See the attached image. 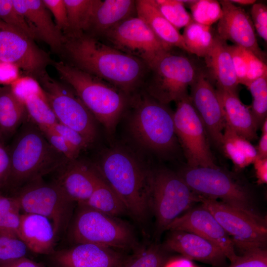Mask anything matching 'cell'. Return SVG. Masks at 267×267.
I'll return each mask as SVG.
<instances>
[{"label":"cell","mask_w":267,"mask_h":267,"mask_svg":"<svg viewBox=\"0 0 267 267\" xmlns=\"http://www.w3.org/2000/svg\"><path fill=\"white\" fill-rule=\"evenodd\" d=\"M202 206L216 218L233 241L243 253L266 249L267 222L257 214L243 211L219 200L199 197Z\"/></svg>","instance_id":"obj_10"},{"label":"cell","mask_w":267,"mask_h":267,"mask_svg":"<svg viewBox=\"0 0 267 267\" xmlns=\"http://www.w3.org/2000/svg\"><path fill=\"white\" fill-rule=\"evenodd\" d=\"M246 87L253 98L250 110L259 128L267 118V75L250 83Z\"/></svg>","instance_id":"obj_36"},{"label":"cell","mask_w":267,"mask_h":267,"mask_svg":"<svg viewBox=\"0 0 267 267\" xmlns=\"http://www.w3.org/2000/svg\"><path fill=\"white\" fill-rule=\"evenodd\" d=\"M38 78L58 122L93 142L97 134L96 120L73 89L52 78L46 72Z\"/></svg>","instance_id":"obj_11"},{"label":"cell","mask_w":267,"mask_h":267,"mask_svg":"<svg viewBox=\"0 0 267 267\" xmlns=\"http://www.w3.org/2000/svg\"><path fill=\"white\" fill-rule=\"evenodd\" d=\"M51 128L80 153L90 144L88 140L79 132L59 122Z\"/></svg>","instance_id":"obj_45"},{"label":"cell","mask_w":267,"mask_h":267,"mask_svg":"<svg viewBox=\"0 0 267 267\" xmlns=\"http://www.w3.org/2000/svg\"><path fill=\"white\" fill-rule=\"evenodd\" d=\"M10 87L13 93L22 101L26 96L42 90L39 83L31 77H19Z\"/></svg>","instance_id":"obj_47"},{"label":"cell","mask_w":267,"mask_h":267,"mask_svg":"<svg viewBox=\"0 0 267 267\" xmlns=\"http://www.w3.org/2000/svg\"><path fill=\"white\" fill-rule=\"evenodd\" d=\"M71 235L75 242L90 243L112 248H137L131 226L118 217L79 204Z\"/></svg>","instance_id":"obj_6"},{"label":"cell","mask_w":267,"mask_h":267,"mask_svg":"<svg viewBox=\"0 0 267 267\" xmlns=\"http://www.w3.org/2000/svg\"><path fill=\"white\" fill-rule=\"evenodd\" d=\"M199 201L178 174L165 169L152 170L151 207L157 233L167 230L181 213Z\"/></svg>","instance_id":"obj_9"},{"label":"cell","mask_w":267,"mask_h":267,"mask_svg":"<svg viewBox=\"0 0 267 267\" xmlns=\"http://www.w3.org/2000/svg\"><path fill=\"white\" fill-rule=\"evenodd\" d=\"M26 111L24 102L10 86L0 87V133L9 134L21 123Z\"/></svg>","instance_id":"obj_30"},{"label":"cell","mask_w":267,"mask_h":267,"mask_svg":"<svg viewBox=\"0 0 267 267\" xmlns=\"http://www.w3.org/2000/svg\"><path fill=\"white\" fill-rule=\"evenodd\" d=\"M188 5L192 20L200 24L211 26L219 21L222 15L221 4L217 0H194Z\"/></svg>","instance_id":"obj_37"},{"label":"cell","mask_w":267,"mask_h":267,"mask_svg":"<svg viewBox=\"0 0 267 267\" xmlns=\"http://www.w3.org/2000/svg\"><path fill=\"white\" fill-rule=\"evenodd\" d=\"M39 129L54 150L63 155L69 161L77 160L80 152L51 127Z\"/></svg>","instance_id":"obj_41"},{"label":"cell","mask_w":267,"mask_h":267,"mask_svg":"<svg viewBox=\"0 0 267 267\" xmlns=\"http://www.w3.org/2000/svg\"><path fill=\"white\" fill-rule=\"evenodd\" d=\"M125 205L128 214L140 223L151 212L152 170L131 151L121 147L105 150L93 165Z\"/></svg>","instance_id":"obj_2"},{"label":"cell","mask_w":267,"mask_h":267,"mask_svg":"<svg viewBox=\"0 0 267 267\" xmlns=\"http://www.w3.org/2000/svg\"><path fill=\"white\" fill-rule=\"evenodd\" d=\"M18 237L33 252L48 254L53 251L56 234L48 218L35 214L23 213Z\"/></svg>","instance_id":"obj_23"},{"label":"cell","mask_w":267,"mask_h":267,"mask_svg":"<svg viewBox=\"0 0 267 267\" xmlns=\"http://www.w3.org/2000/svg\"><path fill=\"white\" fill-rule=\"evenodd\" d=\"M239 84L244 85L247 75V49L236 45H228Z\"/></svg>","instance_id":"obj_44"},{"label":"cell","mask_w":267,"mask_h":267,"mask_svg":"<svg viewBox=\"0 0 267 267\" xmlns=\"http://www.w3.org/2000/svg\"><path fill=\"white\" fill-rule=\"evenodd\" d=\"M220 3L222 15L218 21L217 35L224 41H230L234 45L252 52L265 61V55L258 44L250 17L229 0H220Z\"/></svg>","instance_id":"obj_18"},{"label":"cell","mask_w":267,"mask_h":267,"mask_svg":"<svg viewBox=\"0 0 267 267\" xmlns=\"http://www.w3.org/2000/svg\"><path fill=\"white\" fill-rule=\"evenodd\" d=\"M28 249L19 238L0 233V264L26 257Z\"/></svg>","instance_id":"obj_39"},{"label":"cell","mask_w":267,"mask_h":267,"mask_svg":"<svg viewBox=\"0 0 267 267\" xmlns=\"http://www.w3.org/2000/svg\"><path fill=\"white\" fill-rule=\"evenodd\" d=\"M246 55L247 70L246 82L244 85L245 86L255 80L267 75V66L265 61L247 50Z\"/></svg>","instance_id":"obj_48"},{"label":"cell","mask_w":267,"mask_h":267,"mask_svg":"<svg viewBox=\"0 0 267 267\" xmlns=\"http://www.w3.org/2000/svg\"><path fill=\"white\" fill-rule=\"evenodd\" d=\"M222 149L237 169L245 168L258 158L256 147L226 124L223 132Z\"/></svg>","instance_id":"obj_29"},{"label":"cell","mask_w":267,"mask_h":267,"mask_svg":"<svg viewBox=\"0 0 267 267\" xmlns=\"http://www.w3.org/2000/svg\"><path fill=\"white\" fill-rule=\"evenodd\" d=\"M251 20L255 30L266 42L267 41V7L262 3H255L251 9Z\"/></svg>","instance_id":"obj_46"},{"label":"cell","mask_w":267,"mask_h":267,"mask_svg":"<svg viewBox=\"0 0 267 267\" xmlns=\"http://www.w3.org/2000/svg\"><path fill=\"white\" fill-rule=\"evenodd\" d=\"M137 16L143 20L155 35L167 45L187 51L182 35L160 13L154 0H135Z\"/></svg>","instance_id":"obj_26"},{"label":"cell","mask_w":267,"mask_h":267,"mask_svg":"<svg viewBox=\"0 0 267 267\" xmlns=\"http://www.w3.org/2000/svg\"><path fill=\"white\" fill-rule=\"evenodd\" d=\"M20 208L16 198L0 194V233L19 238Z\"/></svg>","instance_id":"obj_34"},{"label":"cell","mask_w":267,"mask_h":267,"mask_svg":"<svg viewBox=\"0 0 267 267\" xmlns=\"http://www.w3.org/2000/svg\"><path fill=\"white\" fill-rule=\"evenodd\" d=\"M255 170L257 182L259 184L267 182V158H257L253 163Z\"/></svg>","instance_id":"obj_51"},{"label":"cell","mask_w":267,"mask_h":267,"mask_svg":"<svg viewBox=\"0 0 267 267\" xmlns=\"http://www.w3.org/2000/svg\"><path fill=\"white\" fill-rule=\"evenodd\" d=\"M256 148L259 158H267V118L262 125V135Z\"/></svg>","instance_id":"obj_52"},{"label":"cell","mask_w":267,"mask_h":267,"mask_svg":"<svg viewBox=\"0 0 267 267\" xmlns=\"http://www.w3.org/2000/svg\"><path fill=\"white\" fill-rule=\"evenodd\" d=\"M104 34L116 48L140 59L147 66L172 48L158 39L138 16L124 20Z\"/></svg>","instance_id":"obj_14"},{"label":"cell","mask_w":267,"mask_h":267,"mask_svg":"<svg viewBox=\"0 0 267 267\" xmlns=\"http://www.w3.org/2000/svg\"><path fill=\"white\" fill-rule=\"evenodd\" d=\"M23 102L29 117L39 129L52 127L58 122L43 90L26 96Z\"/></svg>","instance_id":"obj_33"},{"label":"cell","mask_w":267,"mask_h":267,"mask_svg":"<svg viewBox=\"0 0 267 267\" xmlns=\"http://www.w3.org/2000/svg\"><path fill=\"white\" fill-rule=\"evenodd\" d=\"M68 30L64 34L84 32L89 29L96 0H64Z\"/></svg>","instance_id":"obj_32"},{"label":"cell","mask_w":267,"mask_h":267,"mask_svg":"<svg viewBox=\"0 0 267 267\" xmlns=\"http://www.w3.org/2000/svg\"><path fill=\"white\" fill-rule=\"evenodd\" d=\"M14 197L23 213L35 214L48 218L56 235L67 227L74 202L56 182L33 181L23 186Z\"/></svg>","instance_id":"obj_12"},{"label":"cell","mask_w":267,"mask_h":267,"mask_svg":"<svg viewBox=\"0 0 267 267\" xmlns=\"http://www.w3.org/2000/svg\"><path fill=\"white\" fill-rule=\"evenodd\" d=\"M228 45L216 35L213 46L204 58L217 89L237 91L239 84Z\"/></svg>","instance_id":"obj_25"},{"label":"cell","mask_w":267,"mask_h":267,"mask_svg":"<svg viewBox=\"0 0 267 267\" xmlns=\"http://www.w3.org/2000/svg\"><path fill=\"white\" fill-rule=\"evenodd\" d=\"M10 170V154L0 141V187L7 183Z\"/></svg>","instance_id":"obj_50"},{"label":"cell","mask_w":267,"mask_h":267,"mask_svg":"<svg viewBox=\"0 0 267 267\" xmlns=\"http://www.w3.org/2000/svg\"><path fill=\"white\" fill-rule=\"evenodd\" d=\"M228 267H267V250L259 248L245 252Z\"/></svg>","instance_id":"obj_42"},{"label":"cell","mask_w":267,"mask_h":267,"mask_svg":"<svg viewBox=\"0 0 267 267\" xmlns=\"http://www.w3.org/2000/svg\"><path fill=\"white\" fill-rule=\"evenodd\" d=\"M167 230L187 231L205 238L218 247L231 263L238 258L229 236L211 213L202 205L190 209L175 219Z\"/></svg>","instance_id":"obj_17"},{"label":"cell","mask_w":267,"mask_h":267,"mask_svg":"<svg viewBox=\"0 0 267 267\" xmlns=\"http://www.w3.org/2000/svg\"><path fill=\"white\" fill-rule=\"evenodd\" d=\"M53 65L63 80L104 127L114 133L116 126L128 103L127 94L116 87L63 61Z\"/></svg>","instance_id":"obj_3"},{"label":"cell","mask_w":267,"mask_h":267,"mask_svg":"<svg viewBox=\"0 0 267 267\" xmlns=\"http://www.w3.org/2000/svg\"><path fill=\"white\" fill-rule=\"evenodd\" d=\"M222 106L226 124L239 135L249 141L258 137L259 128L250 107L239 99L237 91L217 89Z\"/></svg>","instance_id":"obj_24"},{"label":"cell","mask_w":267,"mask_h":267,"mask_svg":"<svg viewBox=\"0 0 267 267\" xmlns=\"http://www.w3.org/2000/svg\"><path fill=\"white\" fill-rule=\"evenodd\" d=\"M0 267H41L36 262L26 258L3 264H0Z\"/></svg>","instance_id":"obj_53"},{"label":"cell","mask_w":267,"mask_h":267,"mask_svg":"<svg viewBox=\"0 0 267 267\" xmlns=\"http://www.w3.org/2000/svg\"><path fill=\"white\" fill-rule=\"evenodd\" d=\"M216 35L211 26L192 20L184 27L182 36L187 52L204 58L213 46Z\"/></svg>","instance_id":"obj_31"},{"label":"cell","mask_w":267,"mask_h":267,"mask_svg":"<svg viewBox=\"0 0 267 267\" xmlns=\"http://www.w3.org/2000/svg\"><path fill=\"white\" fill-rule=\"evenodd\" d=\"M190 89V99L203 123L208 136L217 147L222 148L226 122L217 89L200 70Z\"/></svg>","instance_id":"obj_16"},{"label":"cell","mask_w":267,"mask_h":267,"mask_svg":"<svg viewBox=\"0 0 267 267\" xmlns=\"http://www.w3.org/2000/svg\"><path fill=\"white\" fill-rule=\"evenodd\" d=\"M233 3H237L240 5H250L256 3V0H229Z\"/></svg>","instance_id":"obj_55"},{"label":"cell","mask_w":267,"mask_h":267,"mask_svg":"<svg viewBox=\"0 0 267 267\" xmlns=\"http://www.w3.org/2000/svg\"><path fill=\"white\" fill-rule=\"evenodd\" d=\"M18 69L14 64L0 60V83L10 85L19 78Z\"/></svg>","instance_id":"obj_49"},{"label":"cell","mask_w":267,"mask_h":267,"mask_svg":"<svg viewBox=\"0 0 267 267\" xmlns=\"http://www.w3.org/2000/svg\"><path fill=\"white\" fill-rule=\"evenodd\" d=\"M0 20L33 40L37 39L25 19L15 8L12 0H0Z\"/></svg>","instance_id":"obj_40"},{"label":"cell","mask_w":267,"mask_h":267,"mask_svg":"<svg viewBox=\"0 0 267 267\" xmlns=\"http://www.w3.org/2000/svg\"><path fill=\"white\" fill-rule=\"evenodd\" d=\"M0 60L39 77L51 62L49 55L34 40L0 20Z\"/></svg>","instance_id":"obj_15"},{"label":"cell","mask_w":267,"mask_h":267,"mask_svg":"<svg viewBox=\"0 0 267 267\" xmlns=\"http://www.w3.org/2000/svg\"><path fill=\"white\" fill-rule=\"evenodd\" d=\"M48 10L52 14L55 24L63 34L68 30V21L66 7L64 0H42Z\"/></svg>","instance_id":"obj_43"},{"label":"cell","mask_w":267,"mask_h":267,"mask_svg":"<svg viewBox=\"0 0 267 267\" xmlns=\"http://www.w3.org/2000/svg\"><path fill=\"white\" fill-rule=\"evenodd\" d=\"M134 10L135 0H96L89 29L105 34L121 21L132 17Z\"/></svg>","instance_id":"obj_27"},{"label":"cell","mask_w":267,"mask_h":267,"mask_svg":"<svg viewBox=\"0 0 267 267\" xmlns=\"http://www.w3.org/2000/svg\"><path fill=\"white\" fill-rule=\"evenodd\" d=\"M63 50L73 66L128 94L142 79L145 63L84 32L63 34Z\"/></svg>","instance_id":"obj_1"},{"label":"cell","mask_w":267,"mask_h":267,"mask_svg":"<svg viewBox=\"0 0 267 267\" xmlns=\"http://www.w3.org/2000/svg\"><path fill=\"white\" fill-rule=\"evenodd\" d=\"M114 248L90 243H78L55 255L62 267H120L126 257Z\"/></svg>","instance_id":"obj_20"},{"label":"cell","mask_w":267,"mask_h":267,"mask_svg":"<svg viewBox=\"0 0 267 267\" xmlns=\"http://www.w3.org/2000/svg\"><path fill=\"white\" fill-rule=\"evenodd\" d=\"M18 12L25 19L37 39L47 44L54 51H62L64 36L53 22L41 0H12Z\"/></svg>","instance_id":"obj_19"},{"label":"cell","mask_w":267,"mask_h":267,"mask_svg":"<svg viewBox=\"0 0 267 267\" xmlns=\"http://www.w3.org/2000/svg\"><path fill=\"white\" fill-rule=\"evenodd\" d=\"M178 174L199 197L219 199L246 212L257 214L251 209L248 190L219 167L187 166Z\"/></svg>","instance_id":"obj_8"},{"label":"cell","mask_w":267,"mask_h":267,"mask_svg":"<svg viewBox=\"0 0 267 267\" xmlns=\"http://www.w3.org/2000/svg\"><path fill=\"white\" fill-rule=\"evenodd\" d=\"M160 13L177 29L185 27L192 21L185 5L179 0H154Z\"/></svg>","instance_id":"obj_38"},{"label":"cell","mask_w":267,"mask_h":267,"mask_svg":"<svg viewBox=\"0 0 267 267\" xmlns=\"http://www.w3.org/2000/svg\"><path fill=\"white\" fill-rule=\"evenodd\" d=\"M165 243V247L181 254L185 258L215 266L223 265L226 257L216 245L195 233L172 230Z\"/></svg>","instance_id":"obj_21"},{"label":"cell","mask_w":267,"mask_h":267,"mask_svg":"<svg viewBox=\"0 0 267 267\" xmlns=\"http://www.w3.org/2000/svg\"><path fill=\"white\" fill-rule=\"evenodd\" d=\"M133 110L128 120L130 134L145 149L166 152L174 149L177 143L173 114L167 105L148 94L133 99Z\"/></svg>","instance_id":"obj_4"},{"label":"cell","mask_w":267,"mask_h":267,"mask_svg":"<svg viewBox=\"0 0 267 267\" xmlns=\"http://www.w3.org/2000/svg\"><path fill=\"white\" fill-rule=\"evenodd\" d=\"M9 154L10 170L7 182L22 187L69 161H63L67 158L54 150L36 127L27 128L20 134Z\"/></svg>","instance_id":"obj_5"},{"label":"cell","mask_w":267,"mask_h":267,"mask_svg":"<svg viewBox=\"0 0 267 267\" xmlns=\"http://www.w3.org/2000/svg\"><path fill=\"white\" fill-rule=\"evenodd\" d=\"M98 177V172L93 165L69 160L62 166V171L55 182L70 199L80 203L90 197Z\"/></svg>","instance_id":"obj_22"},{"label":"cell","mask_w":267,"mask_h":267,"mask_svg":"<svg viewBox=\"0 0 267 267\" xmlns=\"http://www.w3.org/2000/svg\"><path fill=\"white\" fill-rule=\"evenodd\" d=\"M167 257L157 244L137 249L132 256L127 257L120 267H164Z\"/></svg>","instance_id":"obj_35"},{"label":"cell","mask_w":267,"mask_h":267,"mask_svg":"<svg viewBox=\"0 0 267 267\" xmlns=\"http://www.w3.org/2000/svg\"><path fill=\"white\" fill-rule=\"evenodd\" d=\"M164 267H196L188 259L179 258L168 261Z\"/></svg>","instance_id":"obj_54"},{"label":"cell","mask_w":267,"mask_h":267,"mask_svg":"<svg viewBox=\"0 0 267 267\" xmlns=\"http://www.w3.org/2000/svg\"><path fill=\"white\" fill-rule=\"evenodd\" d=\"M78 204L116 217L128 214L121 199L99 172L96 186L90 197L86 201Z\"/></svg>","instance_id":"obj_28"},{"label":"cell","mask_w":267,"mask_h":267,"mask_svg":"<svg viewBox=\"0 0 267 267\" xmlns=\"http://www.w3.org/2000/svg\"><path fill=\"white\" fill-rule=\"evenodd\" d=\"M173 114L175 133L183 148L187 166L216 168L207 134L198 114L187 95L176 102Z\"/></svg>","instance_id":"obj_13"},{"label":"cell","mask_w":267,"mask_h":267,"mask_svg":"<svg viewBox=\"0 0 267 267\" xmlns=\"http://www.w3.org/2000/svg\"><path fill=\"white\" fill-rule=\"evenodd\" d=\"M147 67L151 72L147 94L165 105L188 95V87L199 70L187 57L170 50L159 56Z\"/></svg>","instance_id":"obj_7"}]
</instances>
